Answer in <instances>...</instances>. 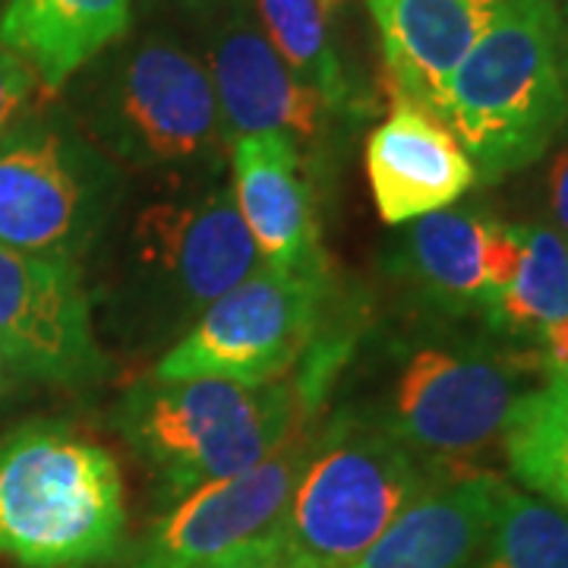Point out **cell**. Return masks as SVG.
Masks as SVG:
<instances>
[{"label": "cell", "instance_id": "cell-24", "mask_svg": "<svg viewBox=\"0 0 568 568\" xmlns=\"http://www.w3.org/2000/svg\"><path fill=\"white\" fill-rule=\"evenodd\" d=\"M540 162H544V171H540L544 215L549 227L568 241V130Z\"/></svg>", "mask_w": 568, "mask_h": 568}, {"label": "cell", "instance_id": "cell-8", "mask_svg": "<svg viewBox=\"0 0 568 568\" xmlns=\"http://www.w3.org/2000/svg\"><path fill=\"white\" fill-rule=\"evenodd\" d=\"M544 373L528 354L474 338L407 351L388 395L386 429L407 448L452 470L503 446L508 417Z\"/></svg>", "mask_w": 568, "mask_h": 568}, {"label": "cell", "instance_id": "cell-10", "mask_svg": "<svg viewBox=\"0 0 568 568\" xmlns=\"http://www.w3.org/2000/svg\"><path fill=\"white\" fill-rule=\"evenodd\" d=\"M320 429L306 417L260 465L181 496L142 540L133 568H205L231 552L278 544Z\"/></svg>", "mask_w": 568, "mask_h": 568}, {"label": "cell", "instance_id": "cell-4", "mask_svg": "<svg viewBox=\"0 0 568 568\" xmlns=\"http://www.w3.org/2000/svg\"><path fill=\"white\" fill-rule=\"evenodd\" d=\"M80 121L114 164L136 171L219 168L224 140L205 61L168 29L121 39L85 70Z\"/></svg>", "mask_w": 568, "mask_h": 568}, {"label": "cell", "instance_id": "cell-18", "mask_svg": "<svg viewBox=\"0 0 568 568\" xmlns=\"http://www.w3.org/2000/svg\"><path fill=\"white\" fill-rule=\"evenodd\" d=\"M130 26L133 0H7L0 44L36 73L44 95H54L126 39Z\"/></svg>", "mask_w": 568, "mask_h": 568}, {"label": "cell", "instance_id": "cell-30", "mask_svg": "<svg viewBox=\"0 0 568 568\" xmlns=\"http://www.w3.org/2000/svg\"><path fill=\"white\" fill-rule=\"evenodd\" d=\"M547 3H552V7L559 10V7H562V3H568V0H547Z\"/></svg>", "mask_w": 568, "mask_h": 568}, {"label": "cell", "instance_id": "cell-17", "mask_svg": "<svg viewBox=\"0 0 568 568\" xmlns=\"http://www.w3.org/2000/svg\"><path fill=\"white\" fill-rule=\"evenodd\" d=\"M503 477L467 470L402 511L369 547L342 568H467L487 537Z\"/></svg>", "mask_w": 568, "mask_h": 568}, {"label": "cell", "instance_id": "cell-11", "mask_svg": "<svg viewBox=\"0 0 568 568\" xmlns=\"http://www.w3.org/2000/svg\"><path fill=\"white\" fill-rule=\"evenodd\" d=\"M0 351L20 376L95 386L108 376L80 263L0 244Z\"/></svg>", "mask_w": 568, "mask_h": 568}, {"label": "cell", "instance_id": "cell-25", "mask_svg": "<svg viewBox=\"0 0 568 568\" xmlns=\"http://www.w3.org/2000/svg\"><path fill=\"white\" fill-rule=\"evenodd\" d=\"M178 13H183L186 20L203 22V26H212L219 22L227 13L234 10H246L250 0H168Z\"/></svg>", "mask_w": 568, "mask_h": 568}, {"label": "cell", "instance_id": "cell-15", "mask_svg": "<svg viewBox=\"0 0 568 568\" xmlns=\"http://www.w3.org/2000/svg\"><path fill=\"white\" fill-rule=\"evenodd\" d=\"M234 200L265 268L325 275L320 222L304 178V152L284 133H250L227 142Z\"/></svg>", "mask_w": 568, "mask_h": 568}, {"label": "cell", "instance_id": "cell-9", "mask_svg": "<svg viewBox=\"0 0 568 568\" xmlns=\"http://www.w3.org/2000/svg\"><path fill=\"white\" fill-rule=\"evenodd\" d=\"M328 275L256 268L234 284L162 354L149 376H215L244 386L284 379L304 357L323 316Z\"/></svg>", "mask_w": 568, "mask_h": 568}, {"label": "cell", "instance_id": "cell-6", "mask_svg": "<svg viewBox=\"0 0 568 568\" xmlns=\"http://www.w3.org/2000/svg\"><path fill=\"white\" fill-rule=\"evenodd\" d=\"M467 470L436 465L383 424L342 417L320 429L284 515L278 549L294 568H342L429 489Z\"/></svg>", "mask_w": 568, "mask_h": 568}, {"label": "cell", "instance_id": "cell-23", "mask_svg": "<svg viewBox=\"0 0 568 568\" xmlns=\"http://www.w3.org/2000/svg\"><path fill=\"white\" fill-rule=\"evenodd\" d=\"M39 92L36 73L0 44V140L36 111Z\"/></svg>", "mask_w": 568, "mask_h": 568}, {"label": "cell", "instance_id": "cell-20", "mask_svg": "<svg viewBox=\"0 0 568 568\" xmlns=\"http://www.w3.org/2000/svg\"><path fill=\"white\" fill-rule=\"evenodd\" d=\"M499 448L521 487L568 515V376H544L518 398Z\"/></svg>", "mask_w": 568, "mask_h": 568}, {"label": "cell", "instance_id": "cell-3", "mask_svg": "<svg viewBox=\"0 0 568 568\" xmlns=\"http://www.w3.org/2000/svg\"><path fill=\"white\" fill-rule=\"evenodd\" d=\"M320 376H328V366H316L301 383L263 386L145 376L123 395L118 429L164 493L181 499L268 458L294 426L313 417Z\"/></svg>", "mask_w": 568, "mask_h": 568}, {"label": "cell", "instance_id": "cell-22", "mask_svg": "<svg viewBox=\"0 0 568 568\" xmlns=\"http://www.w3.org/2000/svg\"><path fill=\"white\" fill-rule=\"evenodd\" d=\"M467 568H568V515L506 484L487 537Z\"/></svg>", "mask_w": 568, "mask_h": 568}, {"label": "cell", "instance_id": "cell-27", "mask_svg": "<svg viewBox=\"0 0 568 568\" xmlns=\"http://www.w3.org/2000/svg\"><path fill=\"white\" fill-rule=\"evenodd\" d=\"M17 386H20V369L10 364V361L3 357V351H0V398L10 395Z\"/></svg>", "mask_w": 568, "mask_h": 568}, {"label": "cell", "instance_id": "cell-19", "mask_svg": "<svg viewBox=\"0 0 568 568\" xmlns=\"http://www.w3.org/2000/svg\"><path fill=\"white\" fill-rule=\"evenodd\" d=\"M521 227V263L484 323L503 345L528 354L544 376H568V241L544 222Z\"/></svg>", "mask_w": 568, "mask_h": 568}, {"label": "cell", "instance_id": "cell-5", "mask_svg": "<svg viewBox=\"0 0 568 568\" xmlns=\"http://www.w3.org/2000/svg\"><path fill=\"white\" fill-rule=\"evenodd\" d=\"M126 534L114 455L67 424H26L0 439V556L22 568H89Z\"/></svg>", "mask_w": 568, "mask_h": 568}, {"label": "cell", "instance_id": "cell-13", "mask_svg": "<svg viewBox=\"0 0 568 568\" xmlns=\"http://www.w3.org/2000/svg\"><path fill=\"white\" fill-rule=\"evenodd\" d=\"M205 67L227 142L250 133H284L304 149L323 140L338 118L323 95L291 73L250 7L205 26Z\"/></svg>", "mask_w": 568, "mask_h": 568}, {"label": "cell", "instance_id": "cell-7", "mask_svg": "<svg viewBox=\"0 0 568 568\" xmlns=\"http://www.w3.org/2000/svg\"><path fill=\"white\" fill-rule=\"evenodd\" d=\"M118 164L61 114L32 111L0 140V244L80 263L118 209Z\"/></svg>", "mask_w": 568, "mask_h": 568}, {"label": "cell", "instance_id": "cell-14", "mask_svg": "<svg viewBox=\"0 0 568 568\" xmlns=\"http://www.w3.org/2000/svg\"><path fill=\"white\" fill-rule=\"evenodd\" d=\"M366 178L379 219L398 227L458 203L477 171L443 118L392 95L386 121L366 140Z\"/></svg>", "mask_w": 568, "mask_h": 568}, {"label": "cell", "instance_id": "cell-16", "mask_svg": "<svg viewBox=\"0 0 568 568\" xmlns=\"http://www.w3.org/2000/svg\"><path fill=\"white\" fill-rule=\"evenodd\" d=\"M392 95L439 118L448 80L487 32L499 0H366Z\"/></svg>", "mask_w": 568, "mask_h": 568}, {"label": "cell", "instance_id": "cell-21", "mask_svg": "<svg viewBox=\"0 0 568 568\" xmlns=\"http://www.w3.org/2000/svg\"><path fill=\"white\" fill-rule=\"evenodd\" d=\"M250 10L268 44L306 89L323 95L338 118L361 111L354 82L347 77L328 29L332 20L316 0H250Z\"/></svg>", "mask_w": 568, "mask_h": 568}, {"label": "cell", "instance_id": "cell-28", "mask_svg": "<svg viewBox=\"0 0 568 568\" xmlns=\"http://www.w3.org/2000/svg\"><path fill=\"white\" fill-rule=\"evenodd\" d=\"M559 44H562V67H566L568 80V3L559 7Z\"/></svg>", "mask_w": 568, "mask_h": 568}, {"label": "cell", "instance_id": "cell-1", "mask_svg": "<svg viewBox=\"0 0 568 568\" xmlns=\"http://www.w3.org/2000/svg\"><path fill=\"white\" fill-rule=\"evenodd\" d=\"M263 268L234 186L196 183L145 203L89 291L92 313L123 347L174 345L234 284Z\"/></svg>", "mask_w": 568, "mask_h": 568}, {"label": "cell", "instance_id": "cell-26", "mask_svg": "<svg viewBox=\"0 0 568 568\" xmlns=\"http://www.w3.org/2000/svg\"><path fill=\"white\" fill-rule=\"evenodd\" d=\"M205 568H294L287 559H284V552L278 549V544H268V547H250L241 549V552H231V556H224L219 562H212V566Z\"/></svg>", "mask_w": 568, "mask_h": 568}, {"label": "cell", "instance_id": "cell-12", "mask_svg": "<svg viewBox=\"0 0 568 568\" xmlns=\"http://www.w3.org/2000/svg\"><path fill=\"white\" fill-rule=\"evenodd\" d=\"M521 263V227L484 205H448L407 222L395 265L446 316H487Z\"/></svg>", "mask_w": 568, "mask_h": 568}, {"label": "cell", "instance_id": "cell-29", "mask_svg": "<svg viewBox=\"0 0 568 568\" xmlns=\"http://www.w3.org/2000/svg\"><path fill=\"white\" fill-rule=\"evenodd\" d=\"M316 3L323 7V13L328 17V20H332L335 13H342V10H345L351 0H316Z\"/></svg>", "mask_w": 568, "mask_h": 568}, {"label": "cell", "instance_id": "cell-2", "mask_svg": "<svg viewBox=\"0 0 568 568\" xmlns=\"http://www.w3.org/2000/svg\"><path fill=\"white\" fill-rule=\"evenodd\" d=\"M439 118L477 181L496 183L540 162L568 130L559 10L547 0H499L487 32L448 80Z\"/></svg>", "mask_w": 568, "mask_h": 568}]
</instances>
